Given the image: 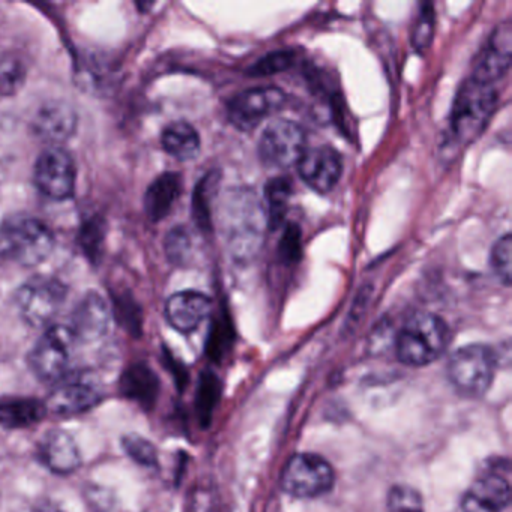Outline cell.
<instances>
[{
	"label": "cell",
	"instance_id": "6da1fadb",
	"mask_svg": "<svg viewBox=\"0 0 512 512\" xmlns=\"http://www.w3.org/2000/svg\"><path fill=\"white\" fill-rule=\"evenodd\" d=\"M499 104L496 85L479 82L469 77L458 89L452 103L449 133L455 146L475 142L490 124Z\"/></svg>",
	"mask_w": 512,
	"mask_h": 512
},
{
	"label": "cell",
	"instance_id": "7a4b0ae2",
	"mask_svg": "<svg viewBox=\"0 0 512 512\" xmlns=\"http://www.w3.org/2000/svg\"><path fill=\"white\" fill-rule=\"evenodd\" d=\"M55 235L43 221L29 215H13L0 223V257L17 265H40L55 250Z\"/></svg>",
	"mask_w": 512,
	"mask_h": 512
},
{
	"label": "cell",
	"instance_id": "3957f363",
	"mask_svg": "<svg viewBox=\"0 0 512 512\" xmlns=\"http://www.w3.org/2000/svg\"><path fill=\"white\" fill-rule=\"evenodd\" d=\"M449 341L451 331L442 317L433 313H416L398 332L395 350L403 364L424 367L445 353Z\"/></svg>",
	"mask_w": 512,
	"mask_h": 512
},
{
	"label": "cell",
	"instance_id": "277c9868",
	"mask_svg": "<svg viewBox=\"0 0 512 512\" xmlns=\"http://www.w3.org/2000/svg\"><path fill=\"white\" fill-rule=\"evenodd\" d=\"M226 218L230 251L236 259H250L259 251L268 226L262 203L253 191H233Z\"/></svg>",
	"mask_w": 512,
	"mask_h": 512
},
{
	"label": "cell",
	"instance_id": "5b68a950",
	"mask_svg": "<svg viewBox=\"0 0 512 512\" xmlns=\"http://www.w3.org/2000/svg\"><path fill=\"white\" fill-rule=\"evenodd\" d=\"M497 356L484 344H469L452 353L448 377L455 389L466 397H481L494 379Z\"/></svg>",
	"mask_w": 512,
	"mask_h": 512
},
{
	"label": "cell",
	"instance_id": "8992f818",
	"mask_svg": "<svg viewBox=\"0 0 512 512\" xmlns=\"http://www.w3.org/2000/svg\"><path fill=\"white\" fill-rule=\"evenodd\" d=\"M335 473L331 464L317 454L302 452L293 455L281 476V487L298 499H314L334 487Z\"/></svg>",
	"mask_w": 512,
	"mask_h": 512
},
{
	"label": "cell",
	"instance_id": "52a82bcc",
	"mask_svg": "<svg viewBox=\"0 0 512 512\" xmlns=\"http://www.w3.org/2000/svg\"><path fill=\"white\" fill-rule=\"evenodd\" d=\"M67 298V287L52 277H34L20 286L16 305L22 319L32 328L49 325Z\"/></svg>",
	"mask_w": 512,
	"mask_h": 512
},
{
	"label": "cell",
	"instance_id": "ba28073f",
	"mask_svg": "<svg viewBox=\"0 0 512 512\" xmlns=\"http://www.w3.org/2000/svg\"><path fill=\"white\" fill-rule=\"evenodd\" d=\"M76 341L68 326H50L29 355V365L35 376L49 383L59 382L67 376Z\"/></svg>",
	"mask_w": 512,
	"mask_h": 512
},
{
	"label": "cell",
	"instance_id": "9c48e42d",
	"mask_svg": "<svg viewBox=\"0 0 512 512\" xmlns=\"http://www.w3.org/2000/svg\"><path fill=\"white\" fill-rule=\"evenodd\" d=\"M307 134L301 125L287 119L271 122L259 140L262 163L274 169L296 166L307 151Z\"/></svg>",
	"mask_w": 512,
	"mask_h": 512
},
{
	"label": "cell",
	"instance_id": "30bf717a",
	"mask_svg": "<svg viewBox=\"0 0 512 512\" xmlns=\"http://www.w3.org/2000/svg\"><path fill=\"white\" fill-rule=\"evenodd\" d=\"M76 164L61 146H52L38 157L34 181L38 190L52 200H68L76 191Z\"/></svg>",
	"mask_w": 512,
	"mask_h": 512
},
{
	"label": "cell",
	"instance_id": "8fae6325",
	"mask_svg": "<svg viewBox=\"0 0 512 512\" xmlns=\"http://www.w3.org/2000/svg\"><path fill=\"white\" fill-rule=\"evenodd\" d=\"M103 398V388L97 379L80 374L65 376L55 383V388L47 398V412L59 416H76L97 406Z\"/></svg>",
	"mask_w": 512,
	"mask_h": 512
},
{
	"label": "cell",
	"instance_id": "7c38bea8",
	"mask_svg": "<svg viewBox=\"0 0 512 512\" xmlns=\"http://www.w3.org/2000/svg\"><path fill=\"white\" fill-rule=\"evenodd\" d=\"M286 103V94L274 86L253 88L236 95L229 104L230 122L239 131L254 130L266 118L280 112Z\"/></svg>",
	"mask_w": 512,
	"mask_h": 512
},
{
	"label": "cell",
	"instance_id": "4fadbf2b",
	"mask_svg": "<svg viewBox=\"0 0 512 512\" xmlns=\"http://www.w3.org/2000/svg\"><path fill=\"white\" fill-rule=\"evenodd\" d=\"M511 59L512 26L511 23L505 22L494 29L487 44L482 47L470 77L488 85H497L508 73Z\"/></svg>",
	"mask_w": 512,
	"mask_h": 512
},
{
	"label": "cell",
	"instance_id": "5bb4252c",
	"mask_svg": "<svg viewBox=\"0 0 512 512\" xmlns=\"http://www.w3.org/2000/svg\"><path fill=\"white\" fill-rule=\"evenodd\" d=\"M296 166L302 181L319 194L332 191L343 175L341 155L331 146L307 149Z\"/></svg>",
	"mask_w": 512,
	"mask_h": 512
},
{
	"label": "cell",
	"instance_id": "9a60e30c",
	"mask_svg": "<svg viewBox=\"0 0 512 512\" xmlns=\"http://www.w3.org/2000/svg\"><path fill=\"white\" fill-rule=\"evenodd\" d=\"M110 320H112V314L106 299L98 293L91 292L73 311L71 326L68 328L71 329L76 340L94 343L107 334Z\"/></svg>",
	"mask_w": 512,
	"mask_h": 512
},
{
	"label": "cell",
	"instance_id": "2e32d148",
	"mask_svg": "<svg viewBox=\"0 0 512 512\" xmlns=\"http://www.w3.org/2000/svg\"><path fill=\"white\" fill-rule=\"evenodd\" d=\"M511 502V485L497 473H487L476 479L464 493L463 512H502Z\"/></svg>",
	"mask_w": 512,
	"mask_h": 512
},
{
	"label": "cell",
	"instance_id": "e0dca14e",
	"mask_svg": "<svg viewBox=\"0 0 512 512\" xmlns=\"http://www.w3.org/2000/svg\"><path fill=\"white\" fill-rule=\"evenodd\" d=\"M211 311V298L194 290L175 293L166 302L167 322L182 334L196 331L208 319Z\"/></svg>",
	"mask_w": 512,
	"mask_h": 512
},
{
	"label": "cell",
	"instance_id": "ac0fdd59",
	"mask_svg": "<svg viewBox=\"0 0 512 512\" xmlns=\"http://www.w3.org/2000/svg\"><path fill=\"white\" fill-rule=\"evenodd\" d=\"M38 457L47 469L58 475L76 472L82 464L76 440L64 430H50L44 434L38 445Z\"/></svg>",
	"mask_w": 512,
	"mask_h": 512
},
{
	"label": "cell",
	"instance_id": "d6986e66",
	"mask_svg": "<svg viewBox=\"0 0 512 512\" xmlns=\"http://www.w3.org/2000/svg\"><path fill=\"white\" fill-rule=\"evenodd\" d=\"M32 125L40 139L58 145L67 142L76 133L77 113L64 101H49L38 109Z\"/></svg>",
	"mask_w": 512,
	"mask_h": 512
},
{
	"label": "cell",
	"instance_id": "ffe728a7",
	"mask_svg": "<svg viewBox=\"0 0 512 512\" xmlns=\"http://www.w3.org/2000/svg\"><path fill=\"white\" fill-rule=\"evenodd\" d=\"M181 190V176L176 173H164L155 179L145 197V211L149 220L155 223L164 220L181 196Z\"/></svg>",
	"mask_w": 512,
	"mask_h": 512
},
{
	"label": "cell",
	"instance_id": "44dd1931",
	"mask_svg": "<svg viewBox=\"0 0 512 512\" xmlns=\"http://www.w3.org/2000/svg\"><path fill=\"white\" fill-rule=\"evenodd\" d=\"M46 415V404L35 398L0 401V425L8 430L34 427L43 421Z\"/></svg>",
	"mask_w": 512,
	"mask_h": 512
},
{
	"label": "cell",
	"instance_id": "7402d4cb",
	"mask_svg": "<svg viewBox=\"0 0 512 512\" xmlns=\"http://www.w3.org/2000/svg\"><path fill=\"white\" fill-rule=\"evenodd\" d=\"M164 151L178 161H190L199 155L202 142L193 125L176 121L164 128L161 136Z\"/></svg>",
	"mask_w": 512,
	"mask_h": 512
},
{
	"label": "cell",
	"instance_id": "603a6c76",
	"mask_svg": "<svg viewBox=\"0 0 512 512\" xmlns=\"http://www.w3.org/2000/svg\"><path fill=\"white\" fill-rule=\"evenodd\" d=\"M292 182L290 179L278 176L271 179L265 187V214L268 227L278 230L284 224L289 200L292 197Z\"/></svg>",
	"mask_w": 512,
	"mask_h": 512
},
{
	"label": "cell",
	"instance_id": "cb8c5ba5",
	"mask_svg": "<svg viewBox=\"0 0 512 512\" xmlns=\"http://www.w3.org/2000/svg\"><path fill=\"white\" fill-rule=\"evenodd\" d=\"M122 392L142 404L154 403L158 391L157 377L148 367L134 365L121 380Z\"/></svg>",
	"mask_w": 512,
	"mask_h": 512
},
{
	"label": "cell",
	"instance_id": "d4e9b609",
	"mask_svg": "<svg viewBox=\"0 0 512 512\" xmlns=\"http://www.w3.org/2000/svg\"><path fill=\"white\" fill-rule=\"evenodd\" d=\"M28 68L14 53H0V97H14L25 86Z\"/></svg>",
	"mask_w": 512,
	"mask_h": 512
},
{
	"label": "cell",
	"instance_id": "484cf974",
	"mask_svg": "<svg viewBox=\"0 0 512 512\" xmlns=\"http://www.w3.org/2000/svg\"><path fill=\"white\" fill-rule=\"evenodd\" d=\"M436 16L431 4H422L412 32V46L416 53L424 55L430 49L434 37Z\"/></svg>",
	"mask_w": 512,
	"mask_h": 512
},
{
	"label": "cell",
	"instance_id": "4316f807",
	"mask_svg": "<svg viewBox=\"0 0 512 512\" xmlns=\"http://www.w3.org/2000/svg\"><path fill=\"white\" fill-rule=\"evenodd\" d=\"M386 512H424V500L415 488L394 485L386 497Z\"/></svg>",
	"mask_w": 512,
	"mask_h": 512
},
{
	"label": "cell",
	"instance_id": "83f0119b",
	"mask_svg": "<svg viewBox=\"0 0 512 512\" xmlns=\"http://www.w3.org/2000/svg\"><path fill=\"white\" fill-rule=\"evenodd\" d=\"M511 253L512 239L509 233L497 239L496 244L491 248L490 263L494 274L499 278L500 283L506 287L511 286Z\"/></svg>",
	"mask_w": 512,
	"mask_h": 512
},
{
	"label": "cell",
	"instance_id": "f1b7e54d",
	"mask_svg": "<svg viewBox=\"0 0 512 512\" xmlns=\"http://www.w3.org/2000/svg\"><path fill=\"white\" fill-rule=\"evenodd\" d=\"M164 247H166V254L170 262L178 266L187 265L191 254H193V241H191L190 233L184 227H175L167 235Z\"/></svg>",
	"mask_w": 512,
	"mask_h": 512
},
{
	"label": "cell",
	"instance_id": "f546056e",
	"mask_svg": "<svg viewBox=\"0 0 512 512\" xmlns=\"http://www.w3.org/2000/svg\"><path fill=\"white\" fill-rule=\"evenodd\" d=\"M122 446H124L125 452L130 455L131 460L136 461L140 466H157V449L148 439L140 436V434H127L122 439Z\"/></svg>",
	"mask_w": 512,
	"mask_h": 512
},
{
	"label": "cell",
	"instance_id": "4dcf8cb0",
	"mask_svg": "<svg viewBox=\"0 0 512 512\" xmlns=\"http://www.w3.org/2000/svg\"><path fill=\"white\" fill-rule=\"evenodd\" d=\"M293 62H295V53L293 52L281 50V52L269 53L265 58L259 59L248 70V74L256 77L272 76V74L289 70V68H292Z\"/></svg>",
	"mask_w": 512,
	"mask_h": 512
},
{
	"label": "cell",
	"instance_id": "1f68e13d",
	"mask_svg": "<svg viewBox=\"0 0 512 512\" xmlns=\"http://www.w3.org/2000/svg\"><path fill=\"white\" fill-rule=\"evenodd\" d=\"M278 257L286 265H293V263H298L301 260L302 233L295 223L287 224L286 229H284L280 244H278Z\"/></svg>",
	"mask_w": 512,
	"mask_h": 512
},
{
	"label": "cell",
	"instance_id": "d6a6232c",
	"mask_svg": "<svg viewBox=\"0 0 512 512\" xmlns=\"http://www.w3.org/2000/svg\"><path fill=\"white\" fill-rule=\"evenodd\" d=\"M214 182L211 179H203L199 187H197L196 197H194V218H196L197 224L203 227V229H208L209 221H211V217H209L208 193L212 190Z\"/></svg>",
	"mask_w": 512,
	"mask_h": 512
}]
</instances>
